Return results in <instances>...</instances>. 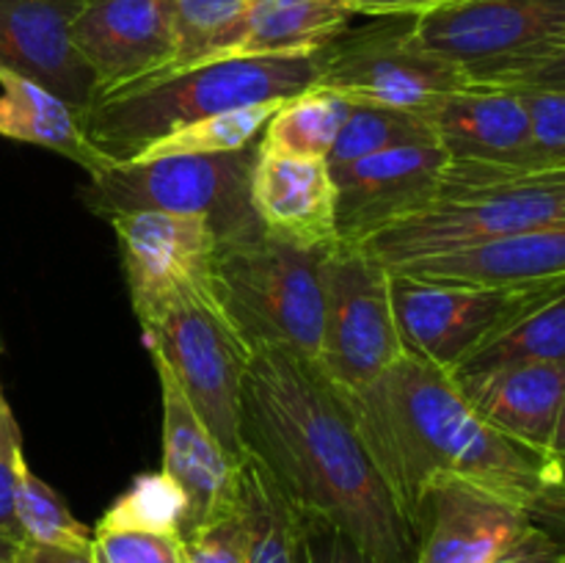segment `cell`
Wrapping results in <instances>:
<instances>
[{
    "label": "cell",
    "mask_w": 565,
    "mask_h": 563,
    "mask_svg": "<svg viewBox=\"0 0 565 563\" xmlns=\"http://www.w3.org/2000/svg\"><path fill=\"white\" fill-rule=\"evenodd\" d=\"M340 397L408 522L436 478L483 486L533 519L550 497L546 458L486 423L456 379L428 359L406 351L379 379Z\"/></svg>",
    "instance_id": "cell-2"
},
{
    "label": "cell",
    "mask_w": 565,
    "mask_h": 563,
    "mask_svg": "<svg viewBox=\"0 0 565 563\" xmlns=\"http://www.w3.org/2000/svg\"><path fill=\"white\" fill-rule=\"evenodd\" d=\"M428 125L456 163L535 169L530 110L519 88H461L428 116Z\"/></svg>",
    "instance_id": "cell-18"
},
{
    "label": "cell",
    "mask_w": 565,
    "mask_h": 563,
    "mask_svg": "<svg viewBox=\"0 0 565 563\" xmlns=\"http://www.w3.org/2000/svg\"><path fill=\"white\" fill-rule=\"evenodd\" d=\"M326 252L296 246L265 230L218 241L215 298L252 353L281 351L320 368Z\"/></svg>",
    "instance_id": "cell-5"
},
{
    "label": "cell",
    "mask_w": 565,
    "mask_h": 563,
    "mask_svg": "<svg viewBox=\"0 0 565 563\" xmlns=\"http://www.w3.org/2000/svg\"><path fill=\"white\" fill-rule=\"evenodd\" d=\"M246 6L248 0H171L177 53L166 72L226 59L241 36Z\"/></svg>",
    "instance_id": "cell-27"
},
{
    "label": "cell",
    "mask_w": 565,
    "mask_h": 563,
    "mask_svg": "<svg viewBox=\"0 0 565 563\" xmlns=\"http://www.w3.org/2000/svg\"><path fill=\"white\" fill-rule=\"evenodd\" d=\"M430 141H436V136L423 116L395 108H379V105H353L326 163L334 177L348 166L359 163L375 152H384V149Z\"/></svg>",
    "instance_id": "cell-29"
},
{
    "label": "cell",
    "mask_w": 565,
    "mask_h": 563,
    "mask_svg": "<svg viewBox=\"0 0 565 563\" xmlns=\"http://www.w3.org/2000/svg\"><path fill=\"white\" fill-rule=\"evenodd\" d=\"M160 381V401H163V472L174 480L188 500L182 541L199 528L218 517L221 511L235 506L237 500V461L210 434L204 419L180 390L171 375L169 364L149 351Z\"/></svg>",
    "instance_id": "cell-16"
},
{
    "label": "cell",
    "mask_w": 565,
    "mask_h": 563,
    "mask_svg": "<svg viewBox=\"0 0 565 563\" xmlns=\"http://www.w3.org/2000/svg\"><path fill=\"white\" fill-rule=\"evenodd\" d=\"M505 88H533V92H565V47L557 50L539 66L519 75Z\"/></svg>",
    "instance_id": "cell-40"
},
{
    "label": "cell",
    "mask_w": 565,
    "mask_h": 563,
    "mask_svg": "<svg viewBox=\"0 0 565 563\" xmlns=\"http://www.w3.org/2000/svg\"><path fill=\"white\" fill-rule=\"evenodd\" d=\"M77 0H0V64L58 94L81 114L94 99L88 66L72 44Z\"/></svg>",
    "instance_id": "cell-17"
},
{
    "label": "cell",
    "mask_w": 565,
    "mask_h": 563,
    "mask_svg": "<svg viewBox=\"0 0 565 563\" xmlns=\"http://www.w3.org/2000/svg\"><path fill=\"white\" fill-rule=\"evenodd\" d=\"M22 461H25V453H22L20 425H17L11 403L3 392V381H0V533L14 535V539H22L14 511L17 472H20Z\"/></svg>",
    "instance_id": "cell-36"
},
{
    "label": "cell",
    "mask_w": 565,
    "mask_h": 563,
    "mask_svg": "<svg viewBox=\"0 0 565 563\" xmlns=\"http://www.w3.org/2000/svg\"><path fill=\"white\" fill-rule=\"evenodd\" d=\"M188 500L180 486L158 469L132 478L125 495L114 500V506L99 517L103 528L147 530V533H182L185 524Z\"/></svg>",
    "instance_id": "cell-30"
},
{
    "label": "cell",
    "mask_w": 565,
    "mask_h": 563,
    "mask_svg": "<svg viewBox=\"0 0 565 563\" xmlns=\"http://www.w3.org/2000/svg\"><path fill=\"white\" fill-rule=\"evenodd\" d=\"M395 274L419 279L472 282V285H533L565 276V221L452 248L439 257L417 259Z\"/></svg>",
    "instance_id": "cell-21"
},
{
    "label": "cell",
    "mask_w": 565,
    "mask_h": 563,
    "mask_svg": "<svg viewBox=\"0 0 565 563\" xmlns=\"http://www.w3.org/2000/svg\"><path fill=\"white\" fill-rule=\"evenodd\" d=\"M237 500L248 530L246 563H296V508L246 450L237 461Z\"/></svg>",
    "instance_id": "cell-25"
},
{
    "label": "cell",
    "mask_w": 565,
    "mask_h": 563,
    "mask_svg": "<svg viewBox=\"0 0 565 563\" xmlns=\"http://www.w3.org/2000/svg\"><path fill=\"white\" fill-rule=\"evenodd\" d=\"M108 221L136 315L174 290H213L218 237L202 215L136 210Z\"/></svg>",
    "instance_id": "cell-15"
},
{
    "label": "cell",
    "mask_w": 565,
    "mask_h": 563,
    "mask_svg": "<svg viewBox=\"0 0 565 563\" xmlns=\"http://www.w3.org/2000/svg\"><path fill=\"white\" fill-rule=\"evenodd\" d=\"M241 442L292 508L334 522L381 563L417 561L414 524L318 368L254 351L241 390Z\"/></svg>",
    "instance_id": "cell-1"
},
{
    "label": "cell",
    "mask_w": 565,
    "mask_h": 563,
    "mask_svg": "<svg viewBox=\"0 0 565 563\" xmlns=\"http://www.w3.org/2000/svg\"><path fill=\"white\" fill-rule=\"evenodd\" d=\"M320 72V53L204 61L94 97L81 110V127L108 163H127L204 116L298 97L318 86Z\"/></svg>",
    "instance_id": "cell-3"
},
{
    "label": "cell",
    "mask_w": 565,
    "mask_h": 563,
    "mask_svg": "<svg viewBox=\"0 0 565 563\" xmlns=\"http://www.w3.org/2000/svg\"><path fill=\"white\" fill-rule=\"evenodd\" d=\"M513 362L565 364V276L533 307L524 309L505 331L486 342L458 373Z\"/></svg>",
    "instance_id": "cell-26"
},
{
    "label": "cell",
    "mask_w": 565,
    "mask_h": 563,
    "mask_svg": "<svg viewBox=\"0 0 565 563\" xmlns=\"http://www.w3.org/2000/svg\"><path fill=\"white\" fill-rule=\"evenodd\" d=\"M20 563H99L92 546H55V544H22Z\"/></svg>",
    "instance_id": "cell-41"
},
{
    "label": "cell",
    "mask_w": 565,
    "mask_h": 563,
    "mask_svg": "<svg viewBox=\"0 0 565 563\" xmlns=\"http://www.w3.org/2000/svg\"><path fill=\"white\" fill-rule=\"evenodd\" d=\"M320 373L340 392L362 390L406 353L392 304V270L364 243L326 252Z\"/></svg>",
    "instance_id": "cell-9"
},
{
    "label": "cell",
    "mask_w": 565,
    "mask_h": 563,
    "mask_svg": "<svg viewBox=\"0 0 565 563\" xmlns=\"http://www.w3.org/2000/svg\"><path fill=\"white\" fill-rule=\"evenodd\" d=\"M414 39L472 86H508L565 47V0H461L414 17Z\"/></svg>",
    "instance_id": "cell-8"
},
{
    "label": "cell",
    "mask_w": 565,
    "mask_h": 563,
    "mask_svg": "<svg viewBox=\"0 0 565 563\" xmlns=\"http://www.w3.org/2000/svg\"><path fill=\"white\" fill-rule=\"evenodd\" d=\"M14 511L25 541L55 546H92L94 530H88L81 519H75L64 497L50 489L28 467V461H22L20 472H17Z\"/></svg>",
    "instance_id": "cell-31"
},
{
    "label": "cell",
    "mask_w": 565,
    "mask_h": 563,
    "mask_svg": "<svg viewBox=\"0 0 565 563\" xmlns=\"http://www.w3.org/2000/svg\"><path fill=\"white\" fill-rule=\"evenodd\" d=\"M292 506V502H290ZM296 563H381L362 544L318 513L296 508Z\"/></svg>",
    "instance_id": "cell-33"
},
{
    "label": "cell",
    "mask_w": 565,
    "mask_h": 563,
    "mask_svg": "<svg viewBox=\"0 0 565 563\" xmlns=\"http://www.w3.org/2000/svg\"><path fill=\"white\" fill-rule=\"evenodd\" d=\"M94 555L99 563H185V541L177 533L94 528Z\"/></svg>",
    "instance_id": "cell-32"
},
{
    "label": "cell",
    "mask_w": 565,
    "mask_h": 563,
    "mask_svg": "<svg viewBox=\"0 0 565 563\" xmlns=\"http://www.w3.org/2000/svg\"><path fill=\"white\" fill-rule=\"evenodd\" d=\"M351 0H248L241 36L226 59L312 55L351 28Z\"/></svg>",
    "instance_id": "cell-23"
},
{
    "label": "cell",
    "mask_w": 565,
    "mask_h": 563,
    "mask_svg": "<svg viewBox=\"0 0 565 563\" xmlns=\"http://www.w3.org/2000/svg\"><path fill=\"white\" fill-rule=\"evenodd\" d=\"M353 105L340 92L326 86H315L298 97L285 99L265 125L257 147L270 149L292 158H320L326 160L334 149L342 125L351 116Z\"/></svg>",
    "instance_id": "cell-24"
},
{
    "label": "cell",
    "mask_w": 565,
    "mask_h": 563,
    "mask_svg": "<svg viewBox=\"0 0 565 563\" xmlns=\"http://www.w3.org/2000/svg\"><path fill=\"white\" fill-rule=\"evenodd\" d=\"M248 530L241 500L185 539V563H246Z\"/></svg>",
    "instance_id": "cell-34"
},
{
    "label": "cell",
    "mask_w": 565,
    "mask_h": 563,
    "mask_svg": "<svg viewBox=\"0 0 565 563\" xmlns=\"http://www.w3.org/2000/svg\"><path fill=\"white\" fill-rule=\"evenodd\" d=\"M530 110L533 127L535 169H563L565 166V92H533L519 88Z\"/></svg>",
    "instance_id": "cell-35"
},
{
    "label": "cell",
    "mask_w": 565,
    "mask_h": 563,
    "mask_svg": "<svg viewBox=\"0 0 565 563\" xmlns=\"http://www.w3.org/2000/svg\"><path fill=\"white\" fill-rule=\"evenodd\" d=\"M452 379L486 423L546 458L565 401V364L513 362Z\"/></svg>",
    "instance_id": "cell-20"
},
{
    "label": "cell",
    "mask_w": 565,
    "mask_h": 563,
    "mask_svg": "<svg viewBox=\"0 0 565 563\" xmlns=\"http://www.w3.org/2000/svg\"><path fill=\"white\" fill-rule=\"evenodd\" d=\"M22 544H25L22 539H14V535L0 533V563H20Z\"/></svg>",
    "instance_id": "cell-42"
},
{
    "label": "cell",
    "mask_w": 565,
    "mask_h": 563,
    "mask_svg": "<svg viewBox=\"0 0 565 563\" xmlns=\"http://www.w3.org/2000/svg\"><path fill=\"white\" fill-rule=\"evenodd\" d=\"M447 152L436 141L384 149L334 174V226L340 243L370 237L425 213L439 196Z\"/></svg>",
    "instance_id": "cell-12"
},
{
    "label": "cell",
    "mask_w": 565,
    "mask_h": 563,
    "mask_svg": "<svg viewBox=\"0 0 565 563\" xmlns=\"http://www.w3.org/2000/svg\"><path fill=\"white\" fill-rule=\"evenodd\" d=\"M70 33L92 72L94 97L147 81L174 64L171 0H88Z\"/></svg>",
    "instance_id": "cell-14"
},
{
    "label": "cell",
    "mask_w": 565,
    "mask_h": 563,
    "mask_svg": "<svg viewBox=\"0 0 565 563\" xmlns=\"http://www.w3.org/2000/svg\"><path fill=\"white\" fill-rule=\"evenodd\" d=\"M334 204L337 188L326 160L259 149L252 208L265 232L303 248H331L337 243Z\"/></svg>",
    "instance_id": "cell-19"
},
{
    "label": "cell",
    "mask_w": 565,
    "mask_h": 563,
    "mask_svg": "<svg viewBox=\"0 0 565 563\" xmlns=\"http://www.w3.org/2000/svg\"><path fill=\"white\" fill-rule=\"evenodd\" d=\"M491 563H565V539L535 522L516 546Z\"/></svg>",
    "instance_id": "cell-37"
},
{
    "label": "cell",
    "mask_w": 565,
    "mask_h": 563,
    "mask_svg": "<svg viewBox=\"0 0 565 563\" xmlns=\"http://www.w3.org/2000/svg\"><path fill=\"white\" fill-rule=\"evenodd\" d=\"M557 279L533 285H472L419 279L392 270V304L403 346L447 373H458L480 348L533 307Z\"/></svg>",
    "instance_id": "cell-11"
},
{
    "label": "cell",
    "mask_w": 565,
    "mask_h": 563,
    "mask_svg": "<svg viewBox=\"0 0 565 563\" xmlns=\"http://www.w3.org/2000/svg\"><path fill=\"white\" fill-rule=\"evenodd\" d=\"M539 524H544L546 530H552L555 535H561L565 539V506L563 508H552V511L541 513L539 519H535Z\"/></svg>",
    "instance_id": "cell-43"
},
{
    "label": "cell",
    "mask_w": 565,
    "mask_h": 563,
    "mask_svg": "<svg viewBox=\"0 0 565 563\" xmlns=\"http://www.w3.org/2000/svg\"><path fill=\"white\" fill-rule=\"evenodd\" d=\"M276 103H259L246 105V108H232L221 110V114L204 116V119L191 121L185 127H177L169 136L158 138L149 144L138 158L132 160H147V158H166V155H226V152H241V149L254 147L263 136L265 125L270 116L279 110Z\"/></svg>",
    "instance_id": "cell-28"
},
{
    "label": "cell",
    "mask_w": 565,
    "mask_h": 563,
    "mask_svg": "<svg viewBox=\"0 0 565 563\" xmlns=\"http://www.w3.org/2000/svg\"><path fill=\"white\" fill-rule=\"evenodd\" d=\"M318 86L356 105L406 110L428 119L450 94L472 86L450 61L414 39V17H379L375 25L348 28L320 50Z\"/></svg>",
    "instance_id": "cell-10"
},
{
    "label": "cell",
    "mask_w": 565,
    "mask_h": 563,
    "mask_svg": "<svg viewBox=\"0 0 565 563\" xmlns=\"http://www.w3.org/2000/svg\"><path fill=\"white\" fill-rule=\"evenodd\" d=\"M546 467H550V497H546L544 506L539 508L535 519L541 513L552 511V508L565 506V401L561 406V414H557L555 434H552L550 450H546Z\"/></svg>",
    "instance_id": "cell-38"
},
{
    "label": "cell",
    "mask_w": 565,
    "mask_h": 563,
    "mask_svg": "<svg viewBox=\"0 0 565 563\" xmlns=\"http://www.w3.org/2000/svg\"><path fill=\"white\" fill-rule=\"evenodd\" d=\"M417 561L491 563L527 535V508L461 478H436L414 508Z\"/></svg>",
    "instance_id": "cell-13"
},
{
    "label": "cell",
    "mask_w": 565,
    "mask_h": 563,
    "mask_svg": "<svg viewBox=\"0 0 565 563\" xmlns=\"http://www.w3.org/2000/svg\"><path fill=\"white\" fill-rule=\"evenodd\" d=\"M77 3H88V0H77Z\"/></svg>",
    "instance_id": "cell-44"
},
{
    "label": "cell",
    "mask_w": 565,
    "mask_h": 563,
    "mask_svg": "<svg viewBox=\"0 0 565 563\" xmlns=\"http://www.w3.org/2000/svg\"><path fill=\"white\" fill-rule=\"evenodd\" d=\"M565 221L563 169L447 160L439 196L425 213L370 237L364 246L390 270L452 248Z\"/></svg>",
    "instance_id": "cell-4"
},
{
    "label": "cell",
    "mask_w": 565,
    "mask_h": 563,
    "mask_svg": "<svg viewBox=\"0 0 565 563\" xmlns=\"http://www.w3.org/2000/svg\"><path fill=\"white\" fill-rule=\"evenodd\" d=\"M452 3L461 0H351V9L367 17H419Z\"/></svg>",
    "instance_id": "cell-39"
},
{
    "label": "cell",
    "mask_w": 565,
    "mask_h": 563,
    "mask_svg": "<svg viewBox=\"0 0 565 563\" xmlns=\"http://www.w3.org/2000/svg\"><path fill=\"white\" fill-rule=\"evenodd\" d=\"M0 138L64 155L83 166L88 174H97L110 166L86 138L81 114L70 103L3 64H0Z\"/></svg>",
    "instance_id": "cell-22"
},
{
    "label": "cell",
    "mask_w": 565,
    "mask_h": 563,
    "mask_svg": "<svg viewBox=\"0 0 565 563\" xmlns=\"http://www.w3.org/2000/svg\"><path fill=\"white\" fill-rule=\"evenodd\" d=\"M257 144L226 155H166L127 160L88 174L81 191L92 213L110 219L136 210L202 215L218 241L263 230L252 208V171Z\"/></svg>",
    "instance_id": "cell-6"
},
{
    "label": "cell",
    "mask_w": 565,
    "mask_h": 563,
    "mask_svg": "<svg viewBox=\"0 0 565 563\" xmlns=\"http://www.w3.org/2000/svg\"><path fill=\"white\" fill-rule=\"evenodd\" d=\"M136 318L210 434L241 458V390L252 348L221 312L215 290H174Z\"/></svg>",
    "instance_id": "cell-7"
}]
</instances>
